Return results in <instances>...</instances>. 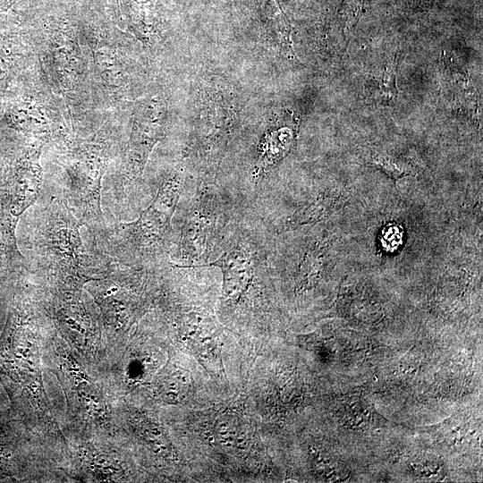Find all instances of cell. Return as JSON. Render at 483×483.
I'll list each match as a JSON object with an SVG mask.
<instances>
[{"label":"cell","instance_id":"1","mask_svg":"<svg viewBox=\"0 0 483 483\" xmlns=\"http://www.w3.org/2000/svg\"><path fill=\"white\" fill-rule=\"evenodd\" d=\"M183 186L182 174L174 173L162 182L153 201L136 220L105 224L91 231L97 249L125 267L155 270L166 266L176 244L172 219Z\"/></svg>","mask_w":483,"mask_h":483},{"label":"cell","instance_id":"2","mask_svg":"<svg viewBox=\"0 0 483 483\" xmlns=\"http://www.w3.org/2000/svg\"><path fill=\"white\" fill-rule=\"evenodd\" d=\"M29 216L27 250L33 265L64 281L85 282L105 275L114 262L82 242V225L65 200L53 198Z\"/></svg>","mask_w":483,"mask_h":483},{"label":"cell","instance_id":"3","mask_svg":"<svg viewBox=\"0 0 483 483\" xmlns=\"http://www.w3.org/2000/svg\"><path fill=\"white\" fill-rule=\"evenodd\" d=\"M229 214L213 186L196 190L176 239V250L182 268H195L208 262L216 246L228 232ZM172 263V262H171Z\"/></svg>","mask_w":483,"mask_h":483},{"label":"cell","instance_id":"4","mask_svg":"<svg viewBox=\"0 0 483 483\" xmlns=\"http://www.w3.org/2000/svg\"><path fill=\"white\" fill-rule=\"evenodd\" d=\"M348 196L342 190L323 191L304 207L297 209L284 223V231L319 222L340 209Z\"/></svg>","mask_w":483,"mask_h":483},{"label":"cell","instance_id":"5","mask_svg":"<svg viewBox=\"0 0 483 483\" xmlns=\"http://www.w3.org/2000/svg\"><path fill=\"white\" fill-rule=\"evenodd\" d=\"M367 161L373 166L383 171L394 181L410 174L411 167L406 162L392 155L371 151L367 156Z\"/></svg>","mask_w":483,"mask_h":483},{"label":"cell","instance_id":"6","mask_svg":"<svg viewBox=\"0 0 483 483\" xmlns=\"http://www.w3.org/2000/svg\"><path fill=\"white\" fill-rule=\"evenodd\" d=\"M395 65L392 64L384 73L380 82L376 86L370 87V95L378 101L389 102L396 97V89L394 86Z\"/></svg>","mask_w":483,"mask_h":483},{"label":"cell","instance_id":"7","mask_svg":"<svg viewBox=\"0 0 483 483\" xmlns=\"http://www.w3.org/2000/svg\"><path fill=\"white\" fill-rule=\"evenodd\" d=\"M402 233L397 225H391L385 228L383 232V244L386 248H396L402 242Z\"/></svg>","mask_w":483,"mask_h":483}]
</instances>
